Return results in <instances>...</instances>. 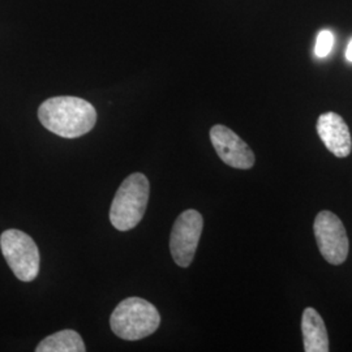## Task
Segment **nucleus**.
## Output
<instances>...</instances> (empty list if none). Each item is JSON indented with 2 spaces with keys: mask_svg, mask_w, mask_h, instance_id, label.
<instances>
[{
  "mask_svg": "<svg viewBox=\"0 0 352 352\" xmlns=\"http://www.w3.org/2000/svg\"><path fill=\"white\" fill-rule=\"evenodd\" d=\"M346 58H347V60H349V62H351L352 63V39L350 41L349 46H347V50H346Z\"/></svg>",
  "mask_w": 352,
  "mask_h": 352,
  "instance_id": "obj_12",
  "label": "nucleus"
},
{
  "mask_svg": "<svg viewBox=\"0 0 352 352\" xmlns=\"http://www.w3.org/2000/svg\"><path fill=\"white\" fill-rule=\"evenodd\" d=\"M151 184L148 177L135 173L128 176L118 189L110 209V221L119 231L138 226L149 201Z\"/></svg>",
  "mask_w": 352,
  "mask_h": 352,
  "instance_id": "obj_2",
  "label": "nucleus"
},
{
  "mask_svg": "<svg viewBox=\"0 0 352 352\" xmlns=\"http://www.w3.org/2000/svg\"><path fill=\"white\" fill-rule=\"evenodd\" d=\"M0 248L13 274L23 282H32L39 273L37 244L20 230H7L0 236Z\"/></svg>",
  "mask_w": 352,
  "mask_h": 352,
  "instance_id": "obj_4",
  "label": "nucleus"
},
{
  "mask_svg": "<svg viewBox=\"0 0 352 352\" xmlns=\"http://www.w3.org/2000/svg\"><path fill=\"white\" fill-rule=\"evenodd\" d=\"M302 343L305 352H327L329 337L327 327L320 314L314 308H305L302 318Z\"/></svg>",
  "mask_w": 352,
  "mask_h": 352,
  "instance_id": "obj_9",
  "label": "nucleus"
},
{
  "mask_svg": "<svg viewBox=\"0 0 352 352\" xmlns=\"http://www.w3.org/2000/svg\"><path fill=\"white\" fill-rule=\"evenodd\" d=\"M318 250L329 264H343L349 256L350 243L340 218L331 212L322 210L317 214L314 223Z\"/></svg>",
  "mask_w": 352,
  "mask_h": 352,
  "instance_id": "obj_5",
  "label": "nucleus"
},
{
  "mask_svg": "<svg viewBox=\"0 0 352 352\" xmlns=\"http://www.w3.org/2000/svg\"><path fill=\"white\" fill-rule=\"evenodd\" d=\"M37 352H84L87 351L84 340L75 330H62L42 340L36 349Z\"/></svg>",
  "mask_w": 352,
  "mask_h": 352,
  "instance_id": "obj_10",
  "label": "nucleus"
},
{
  "mask_svg": "<svg viewBox=\"0 0 352 352\" xmlns=\"http://www.w3.org/2000/svg\"><path fill=\"white\" fill-rule=\"evenodd\" d=\"M161 324L158 309L141 298H128L113 309L110 325L122 340H139L149 337Z\"/></svg>",
  "mask_w": 352,
  "mask_h": 352,
  "instance_id": "obj_3",
  "label": "nucleus"
},
{
  "mask_svg": "<svg viewBox=\"0 0 352 352\" xmlns=\"http://www.w3.org/2000/svg\"><path fill=\"white\" fill-rule=\"evenodd\" d=\"M317 133L325 144L327 151L338 158H346L352 151L351 133L344 119L336 113L320 115L317 120Z\"/></svg>",
  "mask_w": 352,
  "mask_h": 352,
  "instance_id": "obj_8",
  "label": "nucleus"
},
{
  "mask_svg": "<svg viewBox=\"0 0 352 352\" xmlns=\"http://www.w3.org/2000/svg\"><path fill=\"white\" fill-rule=\"evenodd\" d=\"M204 219L197 210L189 209L177 217L170 236V251L176 264L188 267L192 264L201 238Z\"/></svg>",
  "mask_w": 352,
  "mask_h": 352,
  "instance_id": "obj_6",
  "label": "nucleus"
},
{
  "mask_svg": "<svg viewBox=\"0 0 352 352\" xmlns=\"http://www.w3.org/2000/svg\"><path fill=\"white\" fill-rule=\"evenodd\" d=\"M334 46V34L330 30H321L316 41L315 54L318 58H325Z\"/></svg>",
  "mask_w": 352,
  "mask_h": 352,
  "instance_id": "obj_11",
  "label": "nucleus"
},
{
  "mask_svg": "<svg viewBox=\"0 0 352 352\" xmlns=\"http://www.w3.org/2000/svg\"><path fill=\"white\" fill-rule=\"evenodd\" d=\"M210 140L219 158L230 167L248 170L254 164V154L239 136L226 126L217 124L210 129Z\"/></svg>",
  "mask_w": 352,
  "mask_h": 352,
  "instance_id": "obj_7",
  "label": "nucleus"
},
{
  "mask_svg": "<svg viewBox=\"0 0 352 352\" xmlns=\"http://www.w3.org/2000/svg\"><path fill=\"white\" fill-rule=\"evenodd\" d=\"M42 126L64 138L76 139L87 135L96 126L97 111L88 101L78 97H54L38 110Z\"/></svg>",
  "mask_w": 352,
  "mask_h": 352,
  "instance_id": "obj_1",
  "label": "nucleus"
}]
</instances>
